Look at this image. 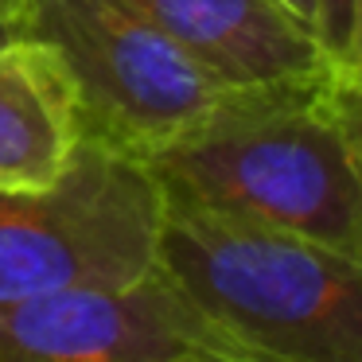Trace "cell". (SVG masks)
Returning <instances> with one entry per match:
<instances>
[{
    "mask_svg": "<svg viewBox=\"0 0 362 362\" xmlns=\"http://www.w3.org/2000/svg\"><path fill=\"white\" fill-rule=\"evenodd\" d=\"M148 172L164 195L362 261L358 78L234 90Z\"/></svg>",
    "mask_w": 362,
    "mask_h": 362,
    "instance_id": "obj_1",
    "label": "cell"
},
{
    "mask_svg": "<svg viewBox=\"0 0 362 362\" xmlns=\"http://www.w3.org/2000/svg\"><path fill=\"white\" fill-rule=\"evenodd\" d=\"M156 273L238 354L362 362V261L160 191Z\"/></svg>",
    "mask_w": 362,
    "mask_h": 362,
    "instance_id": "obj_2",
    "label": "cell"
},
{
    "mask_svg": "<svg viewBox=\"0 0 362 362\" xmlns=\"http://www.w3.org/2000/svg\"><path fill=\"white\" fill-rule=\"evenodd\" d=\"M16 28L59 55L82 141L144 164L234 94L125 0H20Z\"/></svg>",
    "mask_w": 362,
    "mask_h": 362,
    "instance_id": "obj_3",
    "label": "cell"
},
{
    "mask_svg": "<svg viewBox=\"0 0 362 362\" xmlns=\"http://www.w3.org/2000/svg\"><path fill=\"white\" fill-rule=\"evenodd\" d=\"M160 183L144 160L78 141L43 187H0V304L117 288L152 273Z\"/></svg>",
    "mask_w": 362,
    "mask_h": 362,
    "instance_id": "obj_4",
    "label": "cell"
},
{
    "mask_svg": "<svg viewBox=\"0 0 362 362\" xmlns=\"http://www.w3.org/2000/svg\"><path fill=\"white\" fill-rule=\"evenodd\" d=\"M238 354L152 269L117 288L0 304V362H199Z\"/></svg>",
    "mask_w": 362,
    "mask_h": 362,
    "instance_id": "obj_5",
    "label": "cell"
},
{
    "mask_svg": "<svg viewBox=\"0 0 362 362\" xmlns=\"http://www.w3.org/2000/svg\"><path fill=\"white\" fill-rule=\"evenodd\" d=\"M203 71L234 90L308 86L335 78L308 20L284 0H125ZM346 78V74H339Z\"/></svg>",
    "mask_w": 362,
    "mask_h": 362,
    "instance_id": "obj_6",
    "label": "cell"
},
{
    "mask_svg": "<svg viewBox=\"0 0 362 362\" xmlns=\"http://www.w3.org/2000/svg\"><path fill=\"white\" fill-rule=\"evenodd\" d=\"M78 113L59 55L40 40L0 47V187H43L78 148Z\"/></svg>",
    "mask_w": 362,
    "mask_h": 362,
    "instance_id": "obj_7",
    "label": "cell"
},
{
    "mask_svg": "<svg viewBox=\"0 0 362 362\" xmlns=\"http://www.w3.org/2000/svg\"><path fill=\"white\" fill-rule=\"evenodd\" d=\"M315 35L339 74L362 78V0H315Z\"/></svg>",
    "mask_w": 362,
    "mask_h": 362,
    "instance_id": "obj_8",
    "label": "cell"
},
{
    "mask_svg": "<svg viewBox=\"0 0 362 362\" xmlns=\"http://www.w3.org/2000/svg\"><path fill=\"white\" fill-rule=\"evenodd\" d=\"M12 40H20V28H16V12L0 0V47H8Z\"/></svg>",
    "mask_w": 362,
    "mask_h": 362,
    "instance_id": "obj_9",
    "label": "cell"
},
{
    "mask_svg": "<svg viewBox=\"0 0 362 362\" xmlns=\"http://www.w3.org/2000/svg\"><path fill=\"white\" fill-rule=\"evenodd\" d=\"M284 4H288L300 20H308V24L315 28V0H284Z\"/></svg>",
    "mask_w": 362,
    "mask_h": 362,
    "instance_id": "obj_10",
    "label": "cell"
},
{
    "mask_svg": "<svg viewBox=\"0 0 362 362\" xmlns=\"http://www.w3.org/2000/svg\"><path fill=\"white\" fill-rule=\"evenodd\" d=\"M199 362H269V358H250V354H214V358H199Z\"/></svg>",
    "mask_w": 362,
    "mask_h": 362,
    "instance_id": "obj_11",
    "label": "cell"
},
{
    "mask_svg": "<svg viewBox=\"0 0 362 362\" xmlns=\"http://www.w3.org/2000/svg\"><path fill=\"white\" fill-rule=\"evenodd\" d=\"M4 4H8V8H12V12H16V4H20V0H4Z\"/></svg>",
    "mask_w": 362,
    "mask_h": 362,
    "instance_id": "obj_12",
    "label": "cell"
}]
</instances>
